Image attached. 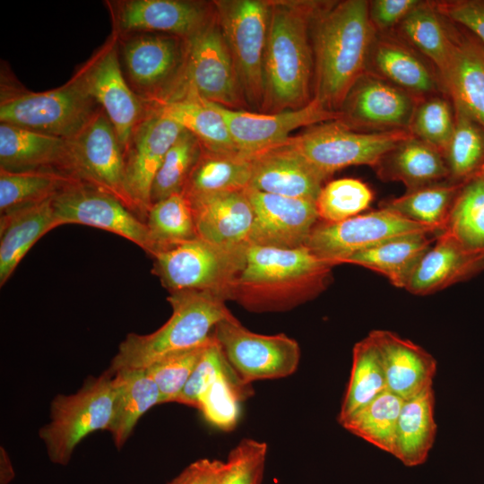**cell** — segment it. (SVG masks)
<instances>
[{
	"instance_id": "6da1fadb",
	"label": "cell",
	"mask_w": 484,
	"mask_h": 484,
	"mask_svg": "<svg viewBox=\"0 0 484 484\" xmlns=\"http://www.w3.org/2000/svg\"><path fill=\"white\" fill-rule=\"evenodd\" d=\"M375 31L369 2L346 0L317 7L311 23L315 91L327 109L340 112L349 92L366 73Z\"/></svg>"
},
{
	"instance_id": "7a4b0ae2",
	"label": "cell",
	"mask_w": 484,
	"mask_h": 484,
	"mask_svg": "<svg viewBox=\"0 0 484 484\" xmlns=\"http://www.w3.org/2000/svg\"><path fill=\"white\" fill-rule=\"evenodd\" d=\"M332 268L306 246L280 248L250 244L228 299L251 312L286 311L325 290Z\"/></svg>"
},
{
	"instance_id": "3957f363",
	"label": "cell",
	"mask_w": 484,
	"mask_h": 484,
	"mask_svg": "<svg viewBox=\"0 0 484 484\" xmlns=\"http://www.w3.org/2000/svg\"><path fill=\"white\" fill-rule=\"evenodd\" d=\"M264 58V113L298 109L312 99L314 54L311 23L314 2L270 1Z\"/></svg>"
},
{
	"instance_id": "277c9868",
	"label": "cell",
	"mask_w": 484,
	"mask_h": 484,
	"mask_svg": "<svg viewBox=\"0 0 484 484\" xmlns=\"http://www.w3.org/2000/svg\"><path fill=\"white\" fill-rule=\"evenodd\" d=\"M172 314L153 333L127 334L118 346L108 369L145 368L173 352L208 342L217 324L230 311L226 299L209 290H182L168 297Z\"/></svg>"
},
{
	"instance_id": "5b68a950",
	"label": "cell",
	"mask_w": 484,
	"mask_h": 484,
	"mask_svg": "<svg viewBox=\"0 0 484 484\" xmlns=\"http://www.w3.org/2000/svg\"><path fill=\"white\" fill-rule=\"evenodd\" d=\"M113 377L108 368L89 376L73 393H59L50 403L49 421L39 430L52 463L66 466L76 446L90 434L108 430L113 412Z\"/></svg>"
},
{
	"instance_id": "8992f818",
	"label": "cell",
	"mask_w": 484,
	"mask_h": 484,
	"mask_svg": "<svg viewBox=\"0 0 484 484\" xmlns=\"http://www.w3.org/2000/svg\"><path fill=\"white\" fill-rule=\"evenodd\" d=\"M247 246H222L196 238L152 255V272L170 293L209 290L228 300Z\"/></svg>"
},
{
	"instance_id": "52a82bcc",
	"label": "cell",
	"mask_w": 484,
	"mask_h": 484,
	"mask_svg": "<svg viewBox=\"0 0 484 484\" xmlns=\"http://www.w3.org/2000/svg\"><path fill=\"white\" fill-rule=\"evenodd\" d=\"M411 135L409 130L359 133L341 120H333L309 126L286 142L326 179L350 166L375 168L386 153Z\"/></svg>"
},
{
	"instance_id": "ba28073f",
	"label": "cell",
	"mask_w": 484,
	"mask_h": 484,
	"mask_svg": "<svg viewBox=\"0 0 484 484\" xmlns=\"http://www.w3.org/2000/svg\"><path fill=\"white\" fill-rule=\"evenodd\" d=\"M213 6L246 103L261 110L271 3L263 0H220L214 1Z\"/></svg>"
},
{
	"instance_id": "9c48e42d",
	"label": "cell",
	"mask_w": 484,
	"mask_h": 484,
	"mask_svg": "<svg viewBox=\"0 0 484 484\" xmlns=\"http://www.w3.org/2000/svg\"><path fill=\"white\" fill-rule=\"evenodd\" d=\"M96 104L78 74L72 82L56 90L23 92L5 98L0 105V121L70 139L98 111Z\"/></svg>"
},
{
	"instance_id": "30bf717a",
	"label": "cell",
	"mask_w": 484,
	"mask_h": 484,
	"mask_svg": "<svg viewBox=\"0 0 484 484\" xmlns=\"http://www.w3.org/2000/svg\"><path fill=\"white\" fill-rule=\"evenodd\" d=\"M213 338L245 385L291 376L300 360L298 341L284 333L265 335L246 328L229 312L214 328Z\"/></svg>"
},
{
	"instance_id": "8fae6325",
	"label": "cell",
	"mask_w": 484,
	"mask_h": 484,
	"mask_svg": "<svg viewBox=\"0 0 484 484\" xmlns=\"http://www.w3.org/2000/svg\"><path fill=\"white\" fill-rule=\"evenodd\" d=\"M186 39L183 90L165 101L194 95L230 109L246 104L215 13Z\"/></svg>"
},
{
	"instance_id": "7c38bea8",
	"label": "cell",
	"mask_w": 484,
	"mask_h": 484,
	"mask_svg": "<svg viewBox=\"0 0 484 484\" xmlns=\"http://www.w3.org/2000/svg\"><path fill=\"white\" fill-rule=\"evenodd\" d=\"M64 173L114 195L138 215L126 188L125 151L103 110L68 139Z\"/></svg>"
},
{
	"instance_id": "4fadbf2b",
	"label": "cell",
	"mask_w": 484,
	"mask_h": 484,
	"mask_svg": "<svg viewBox=\"0 0 484 484\" xmlns=\"http://www.w3.org/2000/svg\"><path fill=\"white\" fill-rule=\"evenodd\" d=\"M418 233H437L394 212L380 208L338 222H317L306 246L333 266L390 239Z\"/></svg>"
},
{
	"instance_id": "5bb4252c",
	"label": "cell",
	"mask_w": 484,
	"mask_h": 484,
	"mask_svg": "<svg viewBox=\"0 0 484 484\" xmlns=\"http://www.w3.org/2000/svg\"><path fill=\"white\" fill-rule=\"evenodd\" d=\"M56 227L82 224L101 229L137 245L150 256L152 246L144 220L114 195L74 181L51 201Z\"/></svg>"
},
{
	"instance_id": "9a60e30c",
	"label": "cell",
	"mask_w": 484,
	"mask_h": 484,
	"mask_svg": "<svg viewBox=\"0 0 484 484\" xmlns=\"http://www.w3.org/2000/svg\"><path fill=\"white\" fill-rule=\"evenodd\" d=\"M238 151L254 156L284 143L290 134L301 127L340 120V112L327 109L318 99L305 107L273 113L230 109L216 104Z\"/></svg>"
},
{
	"instance_id": "2e32d148",
	"label": "cell",
	"mask_w": 484,
	"mask_h": 484,
	"mask_svg": "<svg viewBox=\"0 0 484 484\" xmlns=\"http://www.w3.org/2000/svg\"><path fill=\"white\" fill-rule=\"evenodd\" d=\"M183 130L157 107L138 124L125 151L126 188L144 221L151 206V190L155 175Z\"/></svg>"
},
{
	"instance_id": "e0dca14e",
	"label": "cell",
	"mask_w": 484,
	"mask_h": 484,
	"mask_svg": "<svg viewBox=\"0 0 484 484\" xmlns=\"http://www.w3.org/2000/svg\"><path fill=\"white\" fill-rule=\"evenodd\" d=\"M254 211L250 244L280 248L304 246L319 220L315 201L247 188Z\"/></svg>"
},
{
	"instance_id": "ac0fdd59",
	"label": "cell",
	"mask_w": 484,
	"mask_h": 484,
	"mask_svg": "<svg viewBox=\"0 0 484 484\" xmlns=\"http://www.w3.org/2000/svg\"><path fill=\"white\" fill-rule=\"evenodd\" d=\"M417 104L414 95L365 73L349 92L340 120L384 131L409 130Z\"/></svg>"
},
{
	"instance_id": "d6986e66",
	"label": "cell",
	"mask_w": 484,
	"mask_h": 484,
	"mask_svg": "<svg viewBox=\"0 0 484 484\" xmlns=\"http://www.w3.org/2000/svg\"><path fill=\"white\" fill-rule=\"evenodd\" d=\"M79 76L113 125L125 151L134 129L145 116L142 103L125 82L115 46L103 49Z\"/></svg>"
},
{
	"instance_id": "ffe728a7",
	"label": "cell",
	"mask_w": 484,
	"mask_h": 484,
	"mask_svg": "<svg viewBox=\"0 0 484 484\" xmlns=\"http://www.w3.org/2000/svg\"><path fill=\"white\" fill-rule=\"evenodd\" d=\"M198 238L229 247L250 245L254 211L243 191H226L187 198Z\"/></svg>"
},
{
	"instance_id": "44dd1931",
	"label": "cell",
	"mask_w": 484,
	"mask_h": 484,
	"mask_svg": "<svg viewBox=\"0 0 484 484\" xmlns=\"http://www.w3.org/2000/svg\"><path fill=\"white\" fill-rule=\"evenodd\" d=\"M325 178L287 142L253 156L249 188L316 201Z\"/></svg>"
},
{
	"instance_id": "7402d4cb",
	"label": "cell",
	"mask_w": 484,
	"mask_h": 484,
	"mask_svg": "<svg viewBox=\"0 0 484 484\" xmlns=\"http://www.w3.org/2000/svg\"><path fill=\"white\" fill-rule=\"evenodd\" d=\"M483 269L484 253L467 248L443 230L436 233L405 289L415 295H428L466 281Z\"/></svg>"
},
{
	"instance_id": "603a6c76",
	"label": "cell",
	"mask_w": 484,
	"mask_h": 484,
	"mask_svg": "<svg viewBox=\"0 0 484 484\" xmlns=\"http://www.w3.org/2000/svg\"><path fill=\"white\" fill-rule=\"evenodd\" d=\"M368 335L377 348L387 390L407 400L432 386L436 360L430 353L390 331L373 330Z\"/></svg>"
},
{
	"instance_id": "cb8c5ba5",
	"label": "cell",
	"mask_w": 484,
	"mask_h": 484,
	"mask_svg": "<svg viewBox=\"0 0 484 484\" xmlns=\"http://www.w3.org/2000/svg\"><path fill=\"white\" fill-rule=\"evenodd\" d=\"M212 18L198 3L179 0H132L123 4L119 27L127 31H160L187 39Z\"/></svg>"
},
{
	"instance_id": "d4e9b609",
	"label": "cell",
	"mask_w": 484,
	"mask_h": 484,
	"mask_svg": "<svg viewBox=\"0 0 484 484\" xmlns=\"http://www.w3.org/2000/svg\"><path fill=\"white\" fill-rule=\"evenodd\" d=\"M67 154L68 139L0 124V169L54 170L65 174Z\"/></svg>"
},
{
	"instance_id": "484cf974",
	"label": "cell",
	"mask_w": 484,
	"mask_h": 484,
	"mask_svg": "<svg viewBox=\"0 0 484 484\" xmlns=\"http://www.w3.org/2000/svg\"><path fill=\"white\" fill-rule=\"evenodd\" d=\"M52 198L1 213V286L5 284L30 247L41 237L57 228L51 204Z\"/></svg>"
},
{
	"instance_id": "4316f807",
	"label": "cell",
	"mask_w": 484,
	"mask_h": 484,
	"mask_svg": "<svg viewBox=\"0 0 484 484\" xmlns=\"http://www.w3.org/2000/svg\"><path fill=\"white\" fill-rule=\"evenodd\" d=\"M374 169L380 178L400 181L407 191L449 178L444 155L412 134L386 153Z\"/></svg>"
},
{
	"instance_id": "83f0119b",
	"label": "cell",
	"mask_w": 484,
	"mask_h": 484,
	"mask_svg": "<svg viewBox=\"0 0 484 484\" xmlns=\"http://www.w3.org/2000/svg\"><path fill=\"white\" fill-rule=\"evenodd\" d=\"M454 106L484 128V47L479 40L455 35L453 56L442 76Z\"/></svg>"
},
{
	"instance_id": "f1b7e54d",
	"label": "cell",
	"mask_w": 484,
	"mask_h": 484,
	"mask_svg": "<svg viewBox=\"0 0 484 484\" xmlns=\"http://www.w3.org/2000/svg\"><path fill=\"white\" fill-rule=\"evenodd\" d=\"M113 374V412L108 431L120 450L143 415L161 403V396L144 368H122Z\"/></svg>"
},
{
	"instance_id": "f546056e",
	"label": "cell",
	"mask_w": 484,
	"mask_h": 484,
	"mask_svg": "<svg viewBox=\"0 0 484 484\" xmlns=\"http://www.w3.org/2000/svg\"><path fill=\"white\" fill-rule=\"evenodd\" d=\"M435 394L432 386L404 400L397 421L392 454L405 466L425 462L436 435L434 419Z\"/></svg>"
},
{
	"instance_id": "4dcf8cb0",
	"label": "cell",
	"mask_w": 484,
	"mask_h": 484,
	"mask_svg": "<svg viewBox=\"0 0 484 484\" xmlns=\"http://www.w3.org/2000/svg\"><path fill=\"white\" fill-rule=\"evenodd\" d=\"M436 236V233H418L395 238L359 252L343 264H357L377 272L393 286L405 289Z\"/></svg>"
},
{
	"instance_id": "1f68e13d",
	"label": "cell",
	"mask_w": 484,
	"mask_h": 484,
	"mask_svg": "<svg viewBox=\"0 0 484 484\" xmlns=\"http://www.w3.org/2000/svg\"><path fill=\"white\" fill-rule=\"evenodd\" d=\"M124 61L132 82L140 89H153L178 67L180 48L174 37L143 35L127 41L123 49Z\"/></svg>"
},
{
	"instance_id": "d6a6232c",
	"label": "cell",
	"mask_w": 484,
	"mask_h": 484,
	"mask_svg": "<svg viewBox=\"0 0 484 484\" xmlns=\"http://www.w3.org/2000/svg\"><path fill=\"white\" fill-rule=\"evenodd\" d=\"M158 108L192 133L211 152H239L216 104L194 95L160 102Z\"/></svg>"
},
{
	"instance_id": "836d02e7",
	"label": "cell",
	"mask_w": 484,
	"mask_h": 484,
	"mask_svg": "<svg viewBox=\"0 0 484 484\" xmlns=\"http://www.w3.org/2000/svg\"><path fill=\"white\" fill-rule=\"evenodd\" d=\"M253 156L203 150L183 190L187 197L249 188Z\"/></svg>"
},
{
	"instance_id": "e575fe53",
	"label": "cell",
	"mask_w": 484,
	"mask_h": 484,
	"mask_svg": "<svg viewBox=\"0 0 484 484\" xmlns=\"http://www.w3.org/2000/svg\"><path fill=\"white\" fill-rule=\"evenodd\" d=\"M370 63L381 78L412 95L436 89V80L427 65L409 48L393 40L375 39Z\"/></svg>"
},
{
	"instance_id": "d590c367",
	"label": "cell",
	"mask_w": 484,
	"mask_h": 484,
	"mask_svg": "<svg viewBox=\"0 0 484 484\" xmlns=\"http://www.w3.org/2000/svg\"><path fill=\"white\" fill-rule=\"evenodd\" d=\"M436 4H419L401 22L404 37L438 69L441 77L450 64L455 34L445 27Z\"/></svg>"
},
{
	"instance_id": "8d00e7d4",
	"label": "cell",
	"mask_w": 484,
	"mask_h": 484,
	"mask_svg": "<svg viewBox=\"0 0 484 484\" xmlns=\"http://www.w3.org/2000/svg\"><path fill=\"white\" fill-rule=\"evenodd\" d=\"M387 390L386 378L376 344L367 335L352 351V367L338 415L341 423Z\"/></svg>"
},
{
	"instance_id": "74e56055",
	"label": "cell",
	"mask_w": 484,
	"mask_h": 484,
	"mask_svg": "<svg viewBox=\"0 0 484 484\" xmlns=\"http://www.w3.org/2000/svg\"><path fill=\"white\" fill-rule=\"evenodd\" d=\"M464 184L444 181L406 193L381 204L412 221L427 225L441 232L452 206Z\"/></svg>"
},
{
	"instance_id": "f35d334b",
	"label": "cell",
	"mask_w": 484,
	"mask_h": 484,
	"mask_svg": "<svg viewBox=\"0 0 484 484\" xmlns=\"http://www.w3.org/2000/svg\"><path fill=\"white\" fill-rule=\"evenodd\" d=\"M152 255L198 238L191 203L183 193L151 204L146 220Z\"/></svg>"
},
{
	"instance_id": "ab89813d",
	"label": "cell",
	"mask_w": 484,
	"mask_h": 484,
	"mask_svg": "<svg viewBox=\"0 0 484 484\" xmlns=\"http://www.w3.org/2000/svg\"><path fill=\"white\" fill-rule=\"evenodd\" d=\"M403 402L385 390L340 424L351 434L392 454Z\"/></svg>"
},
{
	"instance_id": "60d3db41",
	"label": "cell",
	"mask_w": 484,
	"mask_h": 484,
	"mask_svg": "<svg viewBox=\"0 0 484 484\" xmlns=\"http://www.w3.org/2000/svg\"><path fill=\"white\" fill-rule=\"evenodd\" d=\"M454 108L455 126L444 157L448 181L465 184L484 167V128L461 108Z\"/></svg>"
},
{
	"instance_id": "b9f144b4",
	"label": "cell",
	"mask_w": 484,
	"mask_h": 484,
	"mask_svg": "<svg viewBox=\"0 0 484 484\" xmlns=\"http://www.w3.org/2000/svg\"><path fill=\"white\" fill-rule=\"evenodd\" d=\"M74 181L78 180L54 170L0 169V212L48 200Z\"/></svg>"
},
{
	"instance_id": "7bdbcfd3",
	"label": "cell",
	"mask_w": 484,
	"mask_h": 484,
	"mask_svg": "<svg viewBox=\"0 0 484 484\" xmlns=\"http://www.w3.org/2000/svg\"><path fill=\"white\" fill-rule=\"evenodd\" d=\"M443 230L467 248L484 253V181L480 177L462 186Z\"/></svg>"
},
{
	"instance_id": "ee69618b",
	"label": "cell",
	"mask_w": 484,
	"mask_h": 484,
	"mask_svg": "<svg viewBox=\"0 0 484 484\" xmlns=\"http://www.w3.org/2000/svg\"><path fill=\"white\" fill-rule=\"evenodd\" d=\"M203 151L198 139L184 129L167 152L155 175L151 190V204L174 194L183 193Z\"/></svg>"
},
{
	"instance_id": "f6af8a7d",
	"label": "cell",
	"mask_w": 484,
	"mask_h": 484,
	"mask_svg": "<svg viewBox=\"0 0 484 484\" xmlns=\"http://www.w3.org/2000/svg\"><path fill=\"white\" fill-rule=\"evenodd\" d=\"M250 393L249 385H243L229 366L208 385L199 398L196 409L208 423L229 431L238 421L240 402Z\"/></svg>"
},
{
	"instance_id": "bcb514c9",
	"label": "cell",
	"mask_w": 484,
	"mask_h": 484,
	"mask_svg": "<svg viewBox=\"0 0 484 484\" xmlns=\"http://www.w3.org/2000/svg\"><path fill=\"white\" fill-rule=\"evenodd\" d=\"M374 195L364 182L356 178L333 180L322 187L315 201L319 220L338 222L367 210Z\"/></svg>"
},
{
	"instance_id": "7dc6e473",
	"label": "cell",
	"mask_w": 484,
	"mask_h": 484,
	"mask_svg": "<svg viewBox=\"0 0 484 484\" xmlns=\"http://www.w3.org/2000/svg\"><path fill=\"white\" fill-rule=\"evenodd\" d=\"M454 126V108L447 99L436 96L418 102L409 131L444 155L453 136Z\"/></svg>"
},
{
	"instance_id": "c3c4849f",
	"label": "cell",
	"mask_w": 484,
	"mask_h": 484,
	"mask_svg": "<svg viewBox=\"0 0 484 484\" xmlns=\"http://www.w3.org/2000/svg\"><path fill=\"white\" fill-rule=\"evenodd\" d=\"M211 340L166 355L144 368L159 388L161 403L176 402Z\"/></svg>"
},
{
	"instance_id": "681fc988",
	"label": "cell",
	"mask_w": 484,
	"mask_h": 484,
	"mask_svg": "<svg viewBox=\"0 0 484 484\" xmlns=\"http://www.w3.org/2000/svg\"><path fill=\"white\" fill-rule=\"evenodd\" d=\"M265 442L242 439L229 454L226 471L219 484H260L267 454Z\"/></svg>"
},
{
	"instance_id": "f907efd6",
	"label": "cell",
	"mask_w": 484,
	"mask_h": 484,
	"mask_svg": "<svg viewBox=\"0 0 484 484\" xmlns=\"http://www.w3.org/2000/svg\"><path fill=\"white\" fill-rule=\"evenodd\" d=\"M229 367V363L212 335L176 402L197 408L199 398L208 385Z\"/></svg>"
},
{
	"instance_id": "816d5d0a",
	"label": "cell",
	"mask_w": 484,
	"mask_h": 484,
	"mask_svg": "<svg viewBox=\"0 0 484 484\" xmlns=\"http://www.w3.org/2000/svg\"><path fill=\"white\" fill-rule=\"evenodd\" d=\"M435 4L443 16L467 28L484 47V0H457Z\"/></svg>"
},
{
	"instance_id": "f5cc1de1",
	"label": "cell",
	"mask_w": 484,
	"mask_h": 484,
	"mask_svg": "<svg viewBox=\"0 0 484 484\" xmlns=\"http://www.w3.org/2000/svg\"><path fill=\"white\" fill-rule=\"evenodd\" d=\"M418 0H375L369 2V17L375 29L388 30L401 23L419 4Z\"/></svg>"
},
{
	"instance_id": "db71d44e",
	"label": "cell",
	"mask_w": 484,
	"mask_h": 484,
	"mask_svg": "<svg viewBox=\"0 0 484 484\" xmlns=\"http://www.w3.org/2000/svg\"><path fill=\"white\" fill-rule=\"evenodd\" d=\"M226 469V462L218 459L196 460V470L186 484H219Z\"/></svg>"
},
{
	"instance_id": "11a10c76",
	"label": "cell",
	"mask_w": 484,
	"mask_h": 484,
	"mask_svg": "<svg viewBox=\"0 0 484 484\" xmlns=\"http://www.w3.org/2000/svg\"><path fill=\"white\" fill-rule=\"evenodd\" d=\"M14 470L6 450L0 448V484H9L14 478Z\"/></svg>"
},
{
	"instance_id": "9f6ffc18",
	"label": "cell",
	"mask_w": 484,
	"mask_h": 484,
	"mask_svg": "<svg viewBox=\"0 0 484 484\" xmlns=\"http://www.w3.org/2000/svg\"><path fill=\"white\" fill-rule=\"evenodd\" d=\"M196 470V461L186 466L178 475L167 484H186Z\"/></svg>"
},
{
	"instance_id": "6f0895ef",
	"label": "cell",
	"mask_w": 484,
	"mask_h": 484,
	"mask_svg": "<svg viewBox=\"0 0 484 484\" xmlns=\"http://www.w3.org/2000/svg\"><path fill=\"white\" fill-rule=\"evenodd\" d=\"M479 177H481V179L484 181V167L482 168V169L480 170V174H479Z\"/></svg>"
}]
</instances>
